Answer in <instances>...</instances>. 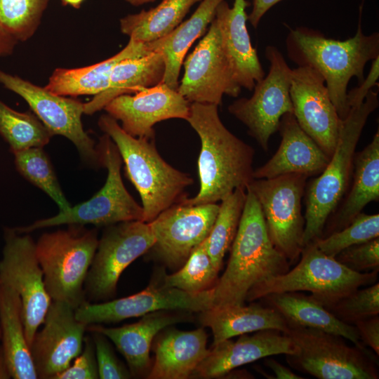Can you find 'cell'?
<instances>
[{
	"label": "cell",
	"mask_w": 379,
	"mask_h": 379,
	"mask_svg": "<svg viewBox=\"0 0 379 379\" xmlns=\"http://www.w3.org/2000/svg\"><path fill=\"white\" fill-rule=\"evenodd\" d=\"M218 107L190 103L186 121L201 141L197 162L200 187L195 197L186 198L182 204L217 203L237 188L246 190L254 179V149L225 127Z\"/></svg>",
	"instance_id": "obj_1"
},
{
	"label": "cell",
	"mask_w": 379,
	"mask_h": 379,
	"mask_svg": "<svg viewBox=\"0 0 379 379\" xmlns=\"http://www.w3.org/2000/svg\"><path fill=\"white\" fill-rule=\"evenodd\" d=\"M361 6L356 34L344 41L326 37L305 27L291 29L286 38L289 59L298 67H309L321 74L330 98L341 120L348 115L347 86L355 77L364 79L368 62L379 56V33L366 35L361 25Z\"/></svg>",
	"instance_id": "obj_2"
},
{
	"label": "cell",
	"mask_w": 379,
	"mask_h": 379,
	"mask_svg": "<svg viewBox=\"0 0 379 379\" xmlns=\"http://www.w3.org/2000/svg\"><path fill=\"white\" fill-rule=\"evenodd\" d=\"M230 250L225 272L213 287L212 307L244 305L253 286L290 269L286 258L272 243L260 206L248 190Z\"/></svg>",
	"instance_id": "obj_3"
},
{
	"label": "cell",
	"mask_w": 379,
	"mask_h": 379,
	"mask_svg": "<svg viewBox=\"0 0 379 379\" xmlns=\"http://www.w3.org/2000/svg\"><path fill=\"white\" fill-rule=\"evenodd\" d=\"M98 124L117 146L125 164L126 175L140 196L142 221L151 222L160 213L187 198L185 190L192 185V178L161 157L154 138L128 134L109 114H102Z\"/></svg>",
	"instance_id": "obj_4"
},
{
	"label": "cell",
	"mask_w": 379,
	"mask_h": 379,
	"mask_svg": "<svg viewBox=\"0 0 379 379\" xmlns=\"http://www.w3.org/2000/svg\"><path fill=\"white\" fill-rule=\"evenodd\" d=\"M379 105L378 91L350 108L343 120L334 152L325 169L306 185L304 246L321 237L325 223L347 193L354 168L355 149L369 115Z\"/></svg>",
	"instance_id": "obj_5"
},
{
	"label": "cell",
	"mask_w": 379,
	"mask_h": 379,
	"mask_svg": "<svg viewBox=\"0 0 379 379\" xmlns=\"http://www.w3.org/2000/svg\"><path fill=\"white\" fill-rule=\"evenodd\" d=\"M98 244L95 230L68 225L66 230L46 232L35 243L36 254L52 300L77 309L86 301L84 284Z\"/></svg>",
	"instance_id": "obj_6"
},
{
	"label": "cell",
	"mask_w": 379,
	"mask_h": 379,
	"mask_svg": "<svg viewBox=\"0 0 379 379\" xmlns=\"http://www.w3.org/2000/svg\"><path fill=\"white\" fill-rule=\"evenodd\" d=\"M378 270L352 271L321 251L314 241L304 246L295 267L286 273L267 279L248 293L246 301L253 302L271 293L308 291L327 307L362 286L376 282Z\"/></svg>",
	"instance_id": "obj_7"
},
{
	"label": "cell",
	"mask_w": 379,
	"mask_h": 379,
	"mask_svg": "<svg viewBox=\"0 0 379 379\" xmlns=\"http://www.w3.org/2000/svg\"><path fill=\"white\" fill-rule=\"evenodd\" d=\"M284 333L298 351L286 354L293 369L319 379H378V358L366 345L350 346L343 337L288 324Z\"/></svg>",
	"instance_id": "obj_8"
},
{
	"label": "cell",
	"mask_w": 379,
	"mask_h": 379,
	"mask_svg": "<svg viewBox=\"0 0 379 379\" xmlns=\"http://www.w3.org/2000/svg\"><path fill=\"white\" fill-rule=\"evenodd\" d=\"M97 146L102 166L107 169L104 186L90 199L51 218L15 229L19 233L61 225L107 227L120 222L143 220V209L126 189L121 176L122 159L112 140L104 134Z\"/></svg>",
	"instance_id": "obj_9"
},
{
	"label": "cell",
	"mask_w": 379,
	"mask_h": 379,
	"mask_svg": "<svg viewBox=\"0 0 379 379\" xmlns=\"http://www.w3.org/2000/svg\"><path fill=\"white\" fill-rule=\"evenodd\" d=\"M307 178L303 174L288 173L253 179L246 187L260 206L272 243L290 265L297 263L304 247L302 199Z\"/></svg>",
	"instance_id": "obj_10"
},
{
	"label": "cell",
	"mask_w": 379,
	"mask_h": 379,
	"mask_svg": "<svg viewBox=\"0 0 379 379\" xmlns=\"http://www.w3.org/2000/svg\"><path fill=\"white\" fill-rule=\"evenodd\" d=\"M154 242L148 222L131 220L107 226L98 239L85 281L86 301L100 302L114 298L122 272Z\"/></svg>",
	"instance_id": "obj_11"
},
{
	"label": "cell",
	"mask_w": 379,
	"mask_h": 379,
	"mask_svg": "<svg viewBox=\"0 0 379 379\" xmlns=\"http://www.w3.org/2000/svg\"><path fill=\"white\" fill-rule=\"evenodd\" d=\"M267 74L255 83L250 98H241L228 106L229 112L244 124L248 134L265 150L271 136L278 131L282 116L293 112L290 97L292 69L274 46L265 48Z\"/></svg>",
	"instance_id": "obj_12"
},
{
	"label": "cell",
	"mask_w": 379,
	"mask_h": 379,
	"mask_svg": "<svg viewBox=\"0 0 379 379\" xmlns=\"http://www.w3.org/2000/svg\"><path fill=\"white\" fill-rule=\"evenodd\" d=\"M5 244L0 260V279L19 295L26 339L30 346L52 302L36 254L35 243L28 233L15 229L4 231Z\"/></svg>",
	"instance_id": "obj_13"
},
{
	"label": "cell",
	"mask_w": 379,
	"mask_h": 379,
	"mask_svg": "<svg viewBox=\"0 0 379 379\" xmlns=\"http://www.w3.org/2000/svg\"><path fill=\"white\" fill-rule=\"evenodd\" d=\"M0 84L21 96L53 135H60L72 141L83 161L102 166L97 146L83 127L84 102L55 94L1 69Z\"/></svg>",
	"instance_id": "obj_14"
},
{
	"label": "cell",
	"mask_w": 379,
	"mask_h": 379,
	"mask_svg": "<svg viewBox=\"0 0 379 379\" xmlns=\"http://www.w3.org/2000/svg\"><path fill=\"white\" fill-rule=\"evenodd\" d=\"M185 73L177 91L190 103L220 105L224 95L241 92L214 20L207 33L182 62Z\"/></svg>",
	"instance_id": "obj_15"
},
{
	"label": "cell",
	"mask_w": 379,
	"mask_h": 379,
	"mask_svg": "<svg viewBox=\"0 0 379 379\" xmlns=\"http://www.w3.org/2000/svg\"><path fill=\"white\" fill-rule=\"evenodd\" d=\"M213 288L198 294L151 285L133 295L100 302L86 301L75 309L77 320L86 325L119 322L159 310L201 312L212 307Z\"/></svg>",
	"instance_id": "obj_16"
},
{
	"label": "cell",
	"mask_w": 379,
	"mask_h": 379,
	"mask_svg": "<svg viewBox=\"0 0 379 379\" xmlns=\"http://www.w3.org/2000/svg\"><path fill=\"white\" fill-rule=\"evenodd\" d=\"M218 210L217 203L168 208L148 222L155 238L149 250L170 267L182 265L209 235Z\"/></svg>",
	"instance_id": "obj_17"
},
{
	"label": "cell",
	"mask_w": 379,
	"mask_h": 379,
	"mask_svg": "<svg viewBox=\"0 0 379 379\" xmlns=\"http://www.w3.org/2000/svg\"><path fill=\"white\" fill-rule=\"evenodd\" d=\"M289 93L298 124L331 158L343 120L330 98L324 77L309 67L292 69Z\"/></svg>",
	"instance_id": "obj_18"
},
{
	"label": "cell",
	"mask_w": 379,
	"mask_h": 379,
	"mask_svg": "<svg viewBox=\"0 0 379 379\" xmlns=\"http://www.w3.org/2000/svg\"><path fill=\"white\" fill-rule=\"evenodd\" d=\"M29 346L40 379H53L81 352L87 325L75 317L69 304L52 300L43 322Z\"/></svg>",
	"instance_id": "obj_19"
},
{
	"label": "cell",
	"mask_w": 379,
	"mask_h": 379,
	"mask_svg": "<svg viewBox=\"0 0 379 379\" xmlns=\"http://www.w3.org/2000/svg\"><path fill=\"white\" fill-rule=\"evenodd\" d=\"M190 103L177 90L163 82L112 100L104 109L107 114L121 122L128 134L137 138H154L153 126L169 119L186 120Z\"/></svg>",
	"instance_id": "obj_20"
},
{
	"label": "cell",
	"mask_w": 379,
	"mask_h": 379,
	"mask_svg": "<svg viewBox=\"0 0 379 379\" xmlns=\"http://www.w3.org/2000/svg\"><path fill=\"white\" fill-rule=\"evenodd\" d=\"M237 340H225L208 349L192 377L220 378L241 366L267 357L293 354L298 349L284 333L274 329L256 331L253 335H241Z\"/></svg>",
	"instance_id": "obj_21"
},
{
	"label": "cell",
	"mask_w": 379,
	"mask_h": 379,
	"mask_svg": "<svg viewBox=\"0 0 379 379\" xmlns=\"http://www.w3.org/2000/svg\"><path fill=\"white\" fill-rule=\"evenodd\" d=\"M278 131L281 140L273 157L254 169V179L272 178L288 173L319 175L330 157L300 128L294 115L287 113L280 119Z\"/></svg>",
	"instance_id": "obj_22"
},
{
	"label": "cell",
	"mask_w": 379,
	"mask_h": 379,
	"mask_svg": "<svg viewBox=\"0 0 379 379\" xmlns=\"http://www.w3.org/2000/svg\"><path fill=\"white\" fill-rule=\"evenodd\" d=\"M248 6L247 0H234L232 7L223 1L216 8L213 20L238 84L252 91L265 73L247 29L246 8Z\"/></svg>",
	"instance_id": "obj_23"
},
{
	"label": "cell",
	"mask_w": 379,
	"mask_h": 379,
	"mask_svg": "<svg viewBox=\"0 0 379 379\" xmlns=\"http://www.w3.org/2000/svg\"><path fill=\"white\" fill-rule=\"evenodd\" d=\"M353 181L349 192L327 219L321 238L338 232L361 213L371 201L379 200V131L354 158ZM320 239V238H319Z\"/></svg>",
	"instance_id": "obj_24"
},
{
	"label": "cell",
	"mask_w": 379,
	"mask_h": 379,
	"mask_svg": "<svg viewBox=\"0 0 379 379\" xmlns=\"http://www.w3.org/2000/svg\"><path fill=\"white\" fill-rule=\"evenodd\" d=\"M207 334L203 328L193 331L171 329L161 334L154 345L150 379H187L208 352Z\"/></svg>",
	"instance_id": "obj_25"
},
{
	"label": "cell",
	"mask_w": 379,
	"mask_h": 379,
	"mask_svg": "<svg viewBox=\"0 0 379 379\" xmlns=\"http://www.w3.org/2000/svg\"><path fill=\"white\" fill-rule=\"evenodd\" d=\"M181 321L182 316L159 310L142 316L133 324L115 328L91 324L87 326L86 331L105 335L125 358L132 376H140L149 368L154 338L160 331Z\"/></svg>",
	"instance_id": "obj_26"
},
{
	"label": "cell",
	"mask_w": 379,
	"mask_h": 379,
	"mask_svg": "<svg viewBox=\"0 0 379 379\" xmlns=\"http://www.w3.org/2000/svg\"><path fill=\"white\" fill-rule=\"evenodd\" d=\"M152 53L154 52L149 43L129 39L121 51L98 63L79 68L55 69L44 87L62 96L95 95L109 87L112 69L118 62L126 59L141 58Z\"/></svg>",
	"instance_id": "obj_27"
},
{
	"label": "cell",
	"mask_w": 379,
	"mask_h": 379,
	"mask_svg": "<svg viewBox=\"0 0 379 379\" xmlns=\"http://www.w3.org/2000/svg\"><path fill=\"white\" fill-rule=\"evenodd\" d=\"M200 313L202 325L211 329L213 345L248 333L266 329L285 332L288 328L286 321L279 312L258 302L212 307Z\"/></svg>",
	"instance_id": "obj_28"
},
{
	"label": "cell",
	"mask_w": 379,
	"mask_h": 379,
	"mask_svg": "<svg viewBox=\"0 0 379 379\" xmlns=\"http://www.w3.org/2000/svg\"><path fill=\"white\" fill-rule=\"evenodd\" d=\"M261 299L279 312L288 324L321 330L340 335L354 345H364L354 325L339 320L310 295L290 291L268 294Z\"/></svg>",
	"instance_id": "obj_29"
},
{
	"label": "cell",
	"mask_w": 379,
	"mask_h": 379,
	"mask_svg": "<svg viewBox=\"0 0 379 379\" xmlns=\"http://www.w3.org/2000/svg\"><path fill=\"white\" fill-rule=\"evenodd\" d=\"M0 331L1 346L11 378L37 379L28 345L22 314L21 300L11 286H0Z\"/></svg>",
	"instance_id": "obj_30"
},
{
	"label": "cell",
	"mask_w": 379,
	"mask_h": 379,
	"mask_svg": "<svg viewBox=\"0 0 379 379\" xmlns=\"http://www.w3.org/2000/svg\"><path fill=\"white\" fill-rule=\"evenodd\" d=\"M223 1L226 0H201L189 19L166 36L149 43L152 51L164 58L165 73L162 82L170 88L177 90L180 71L189 48L206 32L215 17L216 8Z\"/></svg>",
	"instance_id": "obj_31"
},
{
	"label": "cell",
	"mask_w": 379,
	"mask_h": 379,
	"mask_svg": "<svg viewBox=\"0 0 379 379\" xmlns=\"http://www.w3.org/2000/svg\"><path fill=\"white\" fill-rule=\"evenodd\" d=\"M164 73L165 62L159 53L120 61L112 69L109 87L84 103V114H92L104 109L119 95L136 93L160 84Z\"/></svg>",
	"instance_id": "obj_32"
},
{
	"label": "cell",
	"mask_w": 379,
	"mask_h": 379,
	"mask_svg": "<svg viewBox=\"0 0 379 379\" xmlns=\"http://www.w3.org/2000/svg\"><path fill=\"white\" fill-rule=\"evenodd\" d=\"M201 0H163L148 11L142 10L120 20L121 32L139 43L160 39L176 28L190 8Z\"/></svg>",
	"instance_id": "obj_33"
},
{
	"label": "cell",
	"mask_w": 379,
	"mask_h": 379,
	"mask_svg": "<svg viewBox=\"0 0 379 379\" xmlns=\"http://www.w3.org/2000/svg\"><path fill=\"white\" fill-rule=\"evenodd\" d=\"M246 198V190L237 188L221 201L215 220L206 239L208 253L219 271L237 234Z\"/></svg>",
	"instance_id": "obj_34"
},
{
	"label": "cell",
	"mask_w": 379,
	"mask_h": 379,
	"mask_svg": "<svg viewBox=\"0 0 379 379\" xmlns=\"http://www.w3.org/2000/svg\"><path fill=\"white\" fill-rule=\"evenodd\" d=\"M0 134L13 153L30 147H43L53 136L36 115L15 111L1 100Z\"/></svg>",
	"instance_id": "obj_35"
},
{
	"label": "cell",
	"mask_w": 379,
	"mask_h": 379,
	"mask_svg": "<svg viewBox=\"0 0 379 379\" xmlns=\"http://www.w3.org/2000/svg\"><path fill=\"white\" fill-rule=\"evenodd\" d=\"M206 239L193 251L180 270L164 276V286L191 294H198L215 286L219 270L208 253Z\"/></svg>",
	"instance_id": "obj_36"
},
{
	"label": "cell",
	"mask_w": 379,
	"mask_h": 379,
	"mask_svg": "<svg viewBox=\"0 0 379 379\" xmlns=\"http://www.w3.org/2000/svg\"><path fill=\"white\" fill-rule=\"evenodd\" d=\"M13 154L18 172L46 193L58 204L60 211H65L71 207L42 147H30L15 152Z\"/></svg>",
	"instance_id": "obj_37"
},
{
	"label": "cell",
	"mask_w": 379,
	"mask_h": 379,
	"mask_svg": "<svg viewBox=\"0 0 379 379\" xmlns=\"http://www.w3.org/2000/svg\"><path fill=\"white\" fill-rule=\"evenodd\" d=\"M49 0H0V24L18 43L37 30Z\"/></svg>",
	"instance_id": "obj_38"
},
{
	"label": "cell",
	"mask_w": 379,
	"mask_h": 379,
	"mask_svg": "<svg viewBox=\"0 0 379 379\" xmlns=\"http://www.w3.org/2000/svg\"><path fill=\"white\" fill-rule=\"evenodd\" d=\"M379 237V214L359 213L344 229L314 241L324 254L334 258L351 246Z\"/></svg>",
	"instance_id": "obj_39"
},
{
	"label": "cell",
	"mask_w": 379,
	"mask_h": 379,
	"mask_svg": "<svg viewBox=\"0 0 379 379\" xmlns=\"http://www.w3.org/2000/svg\"><path fill=\"white\" fill-rule=\"evenodd\" d=\"M325 308L341 321L352 325L378 315L379 284L375 282L364 288H358Z\"/></svg>",
	"instance_id": "obj_40"
},
{
	"label": "cell",
	"mask_w": 379,
	"mask_h": 379,
	"mask_svg": "<svg viewBox=\"0 0 379 379\" xmlns=\"http://www.w3.org/2000/svg\"><path fill=\"white\" fill-rule=\"evenodd\" d=\"M334 258L357 272L379 270V237L347 247Z\"/></svg>",
	"instance_id": "obj_41"
},
{
	"label": "cell",
	"mask_w": 379,
	"mask_h": 379,
	"mask_svg": "<svg viewBox=\"0 0 379 379\" xmlns=\"http://www.w3.org/2000/svg\"><path fill=\"white\" fill-rule=\"evenodd\" d=\"M94 343L98 375L100 379H127L132 375L117 357L108 338L102 333L91 331Z\"/></svg>",
	"instance_id": "obj_42"
},
{
	"label": "cell",
	"mask_w": 379,
	"mask_h": 379,
	"mask_svg": "<svg viewBox=\"0 0 379 379\" xmlns=\"http://www.w3.org/2000/svg\"><path fill=\"white\" fill-rule=\"evenodd\" d=\"M99 378L94 343L91 335L84 337L81 352L66 369L53 379Z\"/></svg>",
	"instance_id": "obj_43"
},
{
	"label": "cell",
	"mask_w": 379,
	"mask_h": 379,
	"mask_svg": "<svg viewBox=\"0 0 379 379\" xmlns=\"http://www.w3.org/2000/svg\"><path fill=\"white\" fill-rule=\"evenodd\" d=\"M379 56L372 60L370 71L364 81L358 86L347 91V100L350 108L360 105L368 92L375 86H378Z\"/></svg>",
	"instance_id": "obj_44"
},
{
	"label": "cell",
	"mask_w": 379,
	"mask_h": 379,
	"mask_svg": "<svg viewBox=\"0 0 379 379\" xmlns=\"http://www.w3.org/2000/svg\"><path fill=\"white\" fill-rule=\"evenodd\" d=\"M363 344L379 355V316L375 315L354 324Z\"/></svg>",
	"instance_id": "obj_45"
},
{
	"label": "cell",
	"mask_w": 379,
	"mask_h": 379,
	"mask_svg": "<svg viewBox=\"0 0 379 379\" xmlns=\"http://www.w3.org/2000/svg\"><path fill=\"white\" fill-rule=\"evenodd\" d=\"M252 9L248 15V20L251 25L256 28L261 18L275 4L283 0H250Z\"/></svg>",
	"instance_id": "obj_46"
},
{
	"label": "cell",
	"mask_w": 379,
	"mask_h": 379,
	"mask_svg": "<svg viewBox=\"0 0 379 379\" xmlns=\"http://www.w3.org/2000/svg\"><path fill=\"white\" fill-rule=\"evenodd\" d=\"M265 360V364L270 368L274 373L276 379H302L303 377L295 373L288 367L281 364L270 357H267Z\"/></svg>",
	"instance_id": "obj_47"
},
{
	"label": "cell",
	"mask_w": 379,
	"mask_h": 379,
	"mask_svg": "<svg viewBox=\"0 0 379 379\" xmlns=\"http://www.w3.org/2000/svg\"><path fill=\"white\" fill-rule=\"evenodd\" d=\"M18 42L11 37L0 24V58L11 55Z\"/></svg>",
	"instance_id": "obj_48"
},
{
	"label": "cell",
	"mask_w": 379,
	"mask_h": 379,
	"mask_svg": "<svg viewBox=\"0 0 379 379\" xmlns=\"http://www.w3.org/2000/svg\"><path fill=\"white\" fill-rule=\"evenodd\" d=\"M11 375L6 360L4 352L0 344V379H9Z\"/></svg>",
	"instance_id": "obj_49"
},
{
	"label": "cell",
	"mask_w": 379,
	"mask_h": 379,
	"mask_svg": "<svg viewBox=\"0 0 379 379\" xmlns=\"http://www.w3.org/2000/svg\"><path fill=\"white\" fill-rule=\"evenodd\" d=\"M84 0H62L64 5H69L74 8H79Z\"/></svg>",
	"instance_id": "obj_50"
},
{
	"label": "cell",
	"mask_w": 379,
	"mask_h": 379,
	"mask_svg": "<svg viewBox=\"0 0 379 379\" xmlns=\"http://www.w3.org/2000/svg\"><path fill=\"white\" fill-rule=\"evenodd\" d=\"M128 3L133 6H140L149 2H152L155 0H125Z\"/></svg>",
	"instance_id": "obj_51"
},
{
	"label": "cell",
	"mask_w": 379,
	"mask_h": 379,
	"mask_svg": "<svg viewBox=\"0 0 379 379\" xmlns=\"http://www.w3.org/2000/svg\"><path fill=\"white\" fill-rule=\"evenodd\" d=\"M1 279H0V286H1ZM0 338H1V331H0Z\"/></svg>",
	"instance_id": "obj_52"
}]
</instances>
